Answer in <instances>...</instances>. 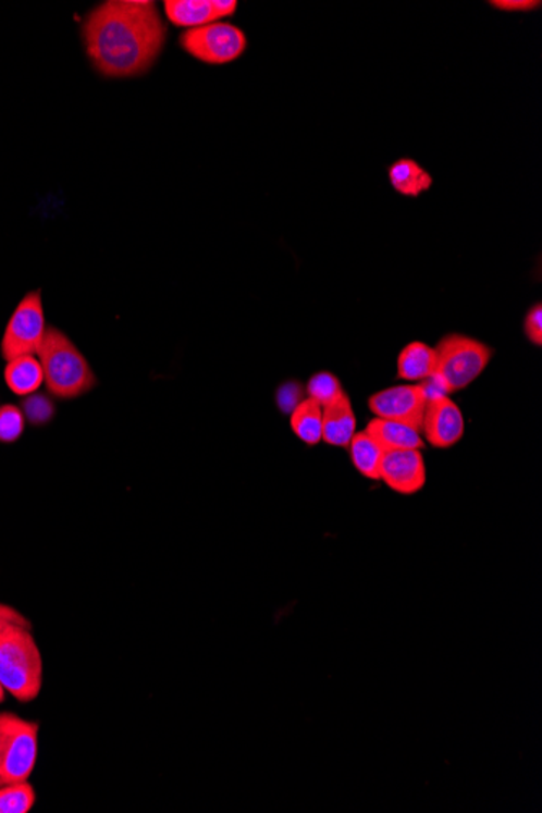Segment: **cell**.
I'll return each instance as SVG.
<instances>
[{
	"mask_svg": "<svg viewBox=\"0 0 542 813\" xmlns=\"http://www.w3.org/2000/svg\"><path fill=\"white\" fill-rule=\"evenodd\" d=\"M93 67L109 78L147 74L167 42V25L151 0H108L82 23Z\"/></svg>",
	"mask_w": 542,
	"mask_h": 813,
	"instance_id": "obj_1",
	"label": "cell"
},
{
	"mask_svg": "<svg viewBox=\"0 0 542 813\" xmlns=\"http://www.w3.org/2000/svg\"><path fill=\"white\" fill-rule=\"evenodd\" d=\"M49 395L75 399L95 389L98 379L90 364L71 338L56 327H48L38 353Z\"/></svg>",
	"mask_w": 542,
	"mask_h": 813,
	"instance_id": "obj_2",
	"label": "cell"
},
{
	"mask_svg": "<svg viewBox=\"0 0 542 813\" xmlns=\"http://www.w3.org/2000/svg\"><path fill=\"white\" fill-rule=\"evenodd\" d=\"M0 682L19 702L38 699L42 689V656L32 630L10 627L0 635Z\"/></svg>",
	"mask_w": 542,
	"mask_h": 813,
	"instance_id": "obj_3",
	"label": "cell"
},
{
	"mask_svg": "<svg viewBox=\"0 0 542 813\" xmlns=\"http://www.w3.org/2000/svg\"><path fill=\"white\" fill-rule=\"evenodd\" d=\"M434 349V373L441 377L451 393L471 385L494 356L491 346L459 333L444 336Z\"/></svg>",
	"mask_w": 542,
	"mask_h": 813,
	"instance_id": "obj_4",
	"label": "cell"
},
{
	"mask_svg": "<svg viewBox=\"0 0 542 813\" xmlns=\"http://www.w3.org/2000/svg\"><path fill=\"white\" fill-rule=\"evenodd\" d=\"M39 724L0 713V781H28L38 759Z\"/></svg>",
	"mask_w": 542,
	"mask_h": 813,
	"instance_id": "obj_5",
	"label": "cell"
},
{
	"mask_svg": "<svg viewBox=\"0 0 542 813\" xmlns=\"http://www.w3.org/2000/svg\"><path fill=\"white\" fill-rule=\"evenodd\" d=\"M46 330L48 327L41 291H32L23 296L7 323L0 342V355L7 362L22 356H35L45 338Z\"/></svg>",
	"mask_w": 542,
	"mask_h": 813,
	"instance_id": "obj_6",
	"label": "cell"
},
{
	"mask_svg": "<svg viewBox=\"0 0 542 813\" xmlns=\"http://www.w3.org/2000/svg\"><path fill=\"white\" fill-rule=\"evenodd\" d=\"M182 49L205 64L223 65L236 61L247 49L243 29L226 22L210 23L200 28L185 29Z\"/></svg>",
	"mask_w": 542,
	"mask_h": 813,
	"instance_id": "obj_7",
	"label": "cell"
},
{
	"mask_svg": "<svg viewBox=\"0 0 542 813\" xmlns=\"http://www.w3.org/2000/svg\"><path fill=\"white\" fill-rule=\"evenodd\" d=\"M428 396L419 383L396 385L373 393L369 398L370 411L375 418L402 422L421 432Z\"/></svg>",
	"mask_w": 542,
	"mask_h": 813,
	"instance_id": "obj_8",
	"label": "cell"
},
{
	"mask_svg": "<svg viewBox=\"0 0 542 813\" xmlns=\"http://www.w3.org/2000/svg\"><path fill=\"white\" fill-rule=\"evenodd\" d=\"M421 434L434 448H451L461 441L465 434V418L451 396L428 399Z\"/></svg>",
	"mask_w": 542,
	"mask_h": 813,
	"instance_id": "obj_9",
	"label": "cell"
},
{
	"mask_svg": "<svg viewBox=\"0 0 542 813\" xmlns=\"http://www.w3.org/2000/svg\"><path fill=\"white\" fill-rule=\"evenodd\" d=\"M380 481L402 495L421 491L428 481L424 456L421 451H395L383 453L380 463Z\"/></svg>",
	"mask_w": 542,
	"mask_h": 813,
	"instance_id": "obj_10",
	"label": "cell"
},
{
	"mask_svg": "<svg viewBox=\"0 0 542 813\" xmlns=\"http://www.w3.org/2000/svg\"><path fill=\"white\" fill-rule=\"evenodd\" d=\"M236 0H167L164 12L173 25L181 28H200L221 19L233 16Z\"/></svg>",
	"mask_w": 542,
	"mask_h": 813,
	"instance_id": "obj_11",
	"label": "cell"
},
{
	"mask_svg": "<svg viewBox=\"0 0 542 813\" xmlns=\"http://www.w3.org/2000/svg\"><path fill=\"white\" fill-rule=\"evenodd\" d=\"M356 415L349 396L343 395L323 408L322 441L332 447H348L356 434Z\"/></svg>",
	"mask_w": 542,
	"mask_h": 813,
	"instance_id": "obj_12",
	"label": "cell"
},
{
	"mask_svg": "<svg viewBox=\"0 0 542 813\" xmlns=\"http://www.w3.org/2000/svg\"><path fill=\"white\" fill-rule=\"evenodd\" d=\"M367 434L382 447L383 452L422 451L426 442L421 432L402 422L375 418L367 424Z\"/></svg>",
	"mask_w": 542,
	"mask_h": 813,
	"instance_id": "obj_13",
	"label": "cell"
},
{
	"mask_svg": "<svg viewBox=\"0 0 542 813\" xmlns=\"http://www.w3.org/2000/svg\"><path fill=\"white\" fill-rule=\"evenodd\" d=\"M389 181L395 192L408 198H418L424 192L431 190L434 184L429 171L411 158H402L390 164Z\"/></svg>",
	"mask_w": 542,
	"mask_h": 813,
	"instance_id": "obj_14",
	"label": "cell"
},
{
	"mask_svg": "<svg viewBox=\"0 0 542 813\" xmlns=\"http://www.w3.org/2000/svg\"><path fill=\"white\" fill-rule=\"evenodd\" d=\"M3 379L10 392L23 398L39 392V389L45 385L41 362L35 356H22V358L7 362Z\"/></svg>",
	"mask_w": 542,
	"mask_h": 813,
	"instance_id": "obj_15",
	"label": "cell"
},
{
	"mask_svg": "<svg viewBox=\"0 0 542 813\" xmlns=\"http://www.w3.org/2000/svg\"><path fill=\"white\" fill-rule=\"evenodd\" d=\"M396 369L399 380L422 382L435 372V349L422 342L409 343L399 353Z\"/></svg>",
	"mask_w": 542,
	"mask_h": 813,
	"instance_id": "obj_16",
	"label": "cell"
},
{
	"mask_svg": "<svg viewBox=\"0 0 542 813\" xmlns=\"http://www.w3.org/2000/svg\"><path fill=\"white\" fill-rule=\"evenodd\" d=\"M290 416L291 429L299 441L310 447L322 442L323 408L319 403L306 398Z\"/></svg>",
	"mask_w": 542,
	"mask_h": 813,
	"instance_id": "obj_17",
	"label": "cell"
},
{
	"mask_svg": "<svg viewBox=\"0 0 542 813\" xmlns=\"http://www.w3.org/2000/svg\"><path fill=\"white\" fill-rule=\"evenodd\" d=\"M348 447L353 465L359 475L370 481H380V463L385 453L382 447L366 431L356 432Z\"/></svg>",
	"mask_w": 542,
	"mask_h": 813,
	"instance_id": "obj_18",
	"label": "cell"
},
{
	"mask_svg": "<svg viewBox=\"0 0 542 813\" xmlns=\"http://www.w3.org/2000/svg\"><path fill=\"white\" fill-rule=\"evenodd\" d=\"M306 395L307 398L319 403L322 408H327L336 399L342 398L345 395V390H343L342 382L335 373L323 370V372H317L310 377L306 386Z\"/></svg>",
	"mask_w": 542,
	"mask_h": 813,
	"instance_id": "obj_19",
	"label": "cell"
},
{
	"mask_svg": "<svg viewBox=\"0 0 542 813\" xmlns=\"http://www.w3.org/2000/svg\"><path fill=\"white\" fill-rule=\"evenodd\" d=\"M35 802L36 792L28 781L0 788V813H28Z\"/></svg>",
	"mask_w": 542,
	"mask_h": 813,
	"instance_id": "obj_20",
	"label": "cell"
},
{
	"mask_svg": "<svg viewBox=\"0 0 542 813\" xmlns=\"http://www.w3.org/2000/svg\"><path fill=\"white\" fill-rule=\"evenodd\" d=\"M20 408L26 422L35 428L49 424L56 418V403L48 393L36 392L25 396Z\"/></svg>",
	"mask_w": 542,
	"mask_h": 813,
	"instance_id": "obj_21",
	"label": "cell"
},
{
	"mask_svg": "<svg viewBox=\"0 0 542 813\" xmlns=\"http://www.w3.org/2000/svg\"><path fill=\"white\" fill-rule=\"evenodd\" d=\"M26 419L22 408L15 405L0 406V442L13 444L25 432Z\"/></svg>",
	"mask_w": 542,
	"mask_h": 813,
	"instance_id": "obj_22",
	"label": "cell"
},
{
	"mask_svg": "<svg viewBox=\"0 0 542 813\" xmlns=\"http://www.w3.org/2000/svg\"><path fill=\"white\" fill-rule=\"evenodd\" d=\"M306 398V389L296 380H287L278 386L276 406L281 415H291Z\"/></svg>",
	"mask_w": 542,
	"mask_h": 813,
	"instance_id": "obj_23",
	"label": "cell"
},
{
	"mask_svg": "<svg viewBox=\"0 0 542 813\" xmlns=\"http://www.w3.org/2000/svg\"><path fill=\"white\" fill-rule=\"evenodd\" d=\"M525 333L533 345H542V306L540 303L534 304L528 310L527 319H525Z\"/></svg>",
	"mask_w": 542,
	"mask_h": 813,
	"instance_id": "obj_24",
	"label": "cell"
},
{
	"mask_svg": "<svg viewBox=\"0 0 542 813\" xmlns=\"http://www.w3.org/2000/svg\"><path fill=\"white\" fill-rule=\"evenodd\" d=\"M10 627H23V629L32 630V623L22 613L13 609L12 606L0 603V635L9 630Z\"/></svg>",
	"mask_w": 542,
	"mask_h": 813,
	"instance_id": "obj_25",
	"label": "cell"
},
{
	"mask_svg": "<svg viewBox=\"0 0 542 813\" xmlns=\"http://www.w3.org/2000/svg\"><path fill=\"white\" fill-rule=\"evenodd\" d=\"M491 5L498 10H505V12H528V10L538 9L541 2L540 0H537V2H533V0H494Z\"/></svg>",
	"mask_w": 542,
	"mask_h": 813,
	"instance_id": "obj_26",
	"label": "cell"
},
{
	"mask_svg": "<svg viewBox=\"0 0 542 813\" xmlns=\"http://www.w3.org/2000/svg\"><path fill=\"white\" fill-rule=\"evenodd\" d=\"M5 700V689H3L2 682H0V703Z\"/></svg>",
	"mask_w": 542,
	"mask_h": 813,
	"instance_id": "obj_27",
	"label": "cell"
},
{
	"mask_svg": "<svg viewBox=\"0 0 542 813\" xmlns=\"http://www.w3.org/2000/svg\"><path fill=\"white\" fill-rule=\"evenodd\" d=\"M0 786H2V781H0Z\"/></svg>",
	"mask_w": 542,
	"mask_h": 813,
	"instance_id": "obj_28",
	"label": "cell"
}]
</instances>
